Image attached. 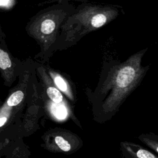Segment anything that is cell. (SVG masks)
Segmentation results:
<instances>
[{"label":"cell","instance_id":"obj_1","mask_svg":"<svg viewBox=\"0 0 158 158\" xmlns=\"http://www.w3.org/2000/svg\"><path fill=\"white\" fill-rule=\"evenodd\" d=\"M147 50L148 48L140 50L112 70L99 93L104 97L101 107L104 114H114L139 85L150 67L141 65L142 58Z\"/></svg>","mask_w":158,"mask_h":158},{"label":"cell","instance_id":"obj_2","mask_svg":"<svg viewBox=\"0 0 158 158\" xmlns=\"http://www.w3.org/2000/svg\"><path fill=\"white\" fill-rule=\"evenodd\" d=\"M67 9L54 7L35 15L28 25L27 31L45 52L50 49L56 40L62 22L68 15Z\"/></svg>","mask_w":158,"mask_h":158},{"label":"cell","instance_id":"obj_3","mask_svg":"<svg viewBox=\"0 0 158 158\" xmlns=\"http://www.w3.org/2000/svg\"><path fill=\"white\" fill-rule=\"evenodd\" d=\"M117 15L118 10L114 7L87 6L69 16L63 25H76L74 30L78 31L77 36H79L99 29Z\"/></svg>","mask_w":158,"mask_h":158},{"label":"cell","instance_id":"obj_4","mask_svg":"<svg viewBox=\"0 0 158 158\" xmlns=\"http://www.w3.org/2000/svg\"><path fill=\"white\" fill-rule=\"evenodd\" d=\"M0 69L4 80V83L10 85L15 80V64L7 51L0 49Z\"/></svg>","mask_w":158,"mask_h":158},{"label":"cell","instance_id":"obj_5","mask_svg":"<svg viewBox=\"0 0 158 158\" xmlns=\"http://www.w3.org/2000/svg\"><path fill=\"white\" fill-rule=\"evenodd\" d=\"M49 75H51V79L52 80L55 86L57 88L64 93L69 99L73 101L74 95L72 93V90L68 83V81L64 78L60 74L56 73L53 70L49 71Z\"/></svg>","mask_w":158,"mask_h":158},{"label":"cell","instance_id":"obj_6","mask_svg":"<svg viewBox=\"0 0 158 158\" xmlns=\"http://www.w3.org/2000/svg\"><path fill=\"white\" fill-rule=\"evenodd\" d=\"M46 79L45 81L46 93L49 99L55 104H65L61 91L57 88L52 79L50 78L49 79L48 77H46Z\"/></svg>","mask_w":158,"mask_h":158},{"label":"cell","instance_id":"obj_7","mask_svg":"<svg viewBox=\"0 0 158 158\" xmlns=\"http://www.w3.org/2000/svg\"><path fill=\"white\" fill-rule=\"evenodd\" d=\"M127 149L130 152L134 153L136 158H158L156 156L147 149H145L138 145L128 144Z\"/></svg>","mask_w":158,"mask_h":158},{"label":"cell","instance_id":"obj_8","mask_svg":"<svg viewBox=\"0 0 158 158\" xmlns=\"http://www.w3.org/2000/svg\"><path fill=\"white\" fill-rule=\"evenodd\" d=\"M139 139L158 154V135L153 133H143L139 136Z\"/></svg>","mask_w":158,"mask_h":158},{"label":"cell","instance_id":"obj_9","mask_svg":"<svg viewBox=\"0 0 158 158\" xmlns=\"http://www.w3.org/2000/svg\"><path fill=\"white\" fill-rule=\"evenodd\" d=\"M24 97V94L21 90H17L11 94L6 101V106L8 107H14L19 105Z\"/></svg>","mask_w":158,"mask_h":158},{"label":"cell","instance_id":"obj_10","mask_svg":"<svg viewBox=\"0 0 158 158\" xmlns=\"http://www.w3.org/2000/svg\"><path fill=\"white\" fill-rule=\"evenodd\" d=\"M51 111L52 114L58 118H64L67 114V110L65 104H57L54 103L51 107Z\"/></svg>","mask_w":158,"mask_h":158},{"label":"cell","instance_id":"obj_11","mask_svg":"<svg viewBox=\"0 0 158 158\" xmlns=\"http://www.w3.org/2000/svg\"><path fill=\"white\" fill-rule=\"evenodd\" d=\"M54 141L56 144L57 146L63 151L67 152L71 149L70 144L60 135H56L54 138Z\"/></svg>","mask_w":158,"mask_h":158},{"label":"cell","instance_id":"obj_12","mask_svg":"<svg viewBox=\"0 0 158 158\" xmlns=\"http://www.w3.org/2000/svg\"><path fill=\"white\" fill-rule=\"evenodd\" d=\"M15 4V1L13 0H1L0 1V7L2 9L9 10L11 9Z\"/></svg>","mask_w":158,"mask_h":158}]
</instances>
